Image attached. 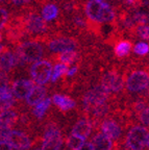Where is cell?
Listing matches in <instances>:
<instances>
[{"label":"cell","instance_id":"cell-41","mask_svg":"<svg viewBox=\"0 0 149 150\" xmlns=\"http://www.w3.org/2000/svg\"><path fill=\"white\" fill-rule=\"evenodd\" d=\"M6 48H7L6 46H4V45H2V44H0V53L4 51V50L6 49Z\"/></svg>","mask_w":149,"mask_h":150},{"label":"cell","instance_id":"cell-18","mask_svg":"<svg viewBox=\"0 0 149 150\" xmlns=\"http://www.w3.org/2000/svg\"><path fill=\"white\" fill-rule=\"evenodd\" d=\"M92 127H93L92 126V123L89 120H79L72 128V132L71 134H75L77 137H80V138L86 140L92 132Z\"/></svg>","mask_w":149,"mask_h":150},{"label":"cell","instance_id":"cell-9","mask_svg":"<svg viewBox=\"0 0 149 150\" xmlns=\"http://www.w3.org/2000/svg\"><path fill=\"white\" fill-rule=\"evenodd\" d=\"M101 86L109 93H119L124 87V78L117 70H110L103 73Z\"/></svg>","mask_w":149,"mask_h":150},{"label":"cell","instance_id":"cell-11","mask_svg":"<svg viewBox=\"0 0 149 150\" xmlns=\"http://www.w3.org/2000/svg\"><path fill=\"white\" fill-rule=\"evenodd\" d=\"M9 143L16 150H28L31 146V141L27 134L19 130H11Z\"/></svg>","mask_w":149,"mask_h":150},{"label":"cell","instance_id":"cell-26","mask_svg":"<svg viewBox=\"0 0 149 150\" xmlns=\"http://www.w3.org/2000/svg\"><path fill=\"white\" fill-rule=\"evenodd\" d=\"M87 112H91L95 118H100V117H103V116L109 112V105H107L106 102L99 103V104H96V105L90 108Z\"/></svg>","mask_w":149,"mask_h":150},{"label":"cell","instance_id":"cell-24","mask_svg":"<svg viewBox=\"0 0 149 150\" xmlns=\"http://www.w3.org/2000/svg\"><path fill=\"white\" fill-rule=\"evenodd\" d=\"M15 102L14 95H13L12 89H9L6 92L0 95V112H3L5 110H9L13 106Z\"/></svg>","mask_w":149,"mask_h":150},{"label":"cell","instance_id":"cell-28","mask_svg":"<svg viewBox=\"0 0 149 150\" xmlns=\"http://www.w3.org/2000/svg\"><path fill=\"white\" fill-rule=\"evenodd\" d=\"M84 139L71 134V136H69L67 139V147L70 150H78L84 143Z\"/></svg>","mask_w":149,"mask_h":150},{"label":"cell","instance_id":"cell-45","mask_svg":"<svg viewBox=\"0 0 149 150\" xmlns=\"http://www.w3.org/2000/svg\"><path fill=\"white\" fill-rule=\"evenodd\" d=\"M35 150H41V149H40V148H35Z\"/></svg>","mask_w":149,"mask_h":150},{"label":"cell","instance_id":"cell-2","mask_svg":"<svg viewBox=\"0 0 149 150\" xmlns=\"http://www.w3.org/2000/svg\"><path fill=\"white\" fill-rule=\"evenodd\" d=\"M84 13L89 21L93 23H113L116 22V12L106 2H97L95 0H87Z\"/></svg>","mask_w":149,"mask_h":150},{"label":"cell","instance_id":"cell-22","mask_svg":"<svg viewBox=\"0 0 149 150\" xmlns=\"http://www.w3.org/2000/svg\"><path fill=\"white\" fill-rule=\"evenodd\" d=\"M131 48H133V43L131 41H119L115 45V54L118 57H125L129 54Z\"/></svg>","mask_w":149,"mask_h":150},{"label":"cell","instance_id":"cell-40","mask_svg":"<svg viewBox=\"0 0 149 150\" xmlns=\"http://www.w3.org/2000/svg\"><path fill=\"white\" fill-rule=\"evenodd\" d=\"M0 150H13V148L9 142H6V143H0Z\"/></svg>","mask_w":149,"mask_h":150},{"label":"cell","instance_id":"cell-43","mask_svg":"<svg viewBox=\"0 0 149 150\" xmlns=\"http://www.w3.org/2000/svg\"><path fill=\"white\" fill-rule=\"evenodd\" d=\"M95 1H97V2H104L105 0H95Z\"/></svg>","mask_w":149,"mask_h":150},{"label":"cell","instance_id":"cell-32","mask_svg":"<svg viewBox=\"0 0 149 150\" xmlns=\"http://www.w3.org/2000/svg\"><path fill=\"white\" fill-rule=\"evenodd\" d=\"M133 52L138 55H146L149 52V45L145 42H140L135 45Z\"/></svg>","mask_w":149,"mask_h":150},{"label":"cell","instance_id":"cell-31","mask_svg":"<svg viewBox=\"0 0 149 150\" xmlns=\"http://www.w3.org/2000/svg\"><path fill=\"white\" fill-rule=\"evenodd\" d=\"M9 89H11V87H9V78L7 76V73L0 72V95H2Z\"/></svg>","mask_w":149,"mask_h":150},{"label":"cell","instance_id":"cell-42","mask_svg":"<svg viewBox=\"0 0 149 150\" xmlns=\"http://www.w3.org/2000/svg\"><path fill=\"white\" fill-rule=\"evenodd\" d=\"M142 3H143V4L146 5V6H148V4H149V0H142Z\"/></svg>","mask_w":149,"mask_h":150},{"label":"cell","instance_id":"cell-14","mask_svg":"<svg viewBox=\"0 0 149 150\" xmlns=\"http://www.w3.org/2000/svg\"><path fill=\"white\" fill-rule=\"evenodd\" d=\"M71 24L78 33H89V20L86 18L82 11H78L77 13L73 14L70 18Z\"/></svg>","mask_w":149,"mask_h":150},{"label":"cell","instance_id":"cell-33","mask_svg":"<svg viewBox=\"0 0 149 150\" xmlns=\"http://www.w3.org/2000/svg\"><path fill=\"white\" fill-rule=\"evenodd\" d=\"M9 19V13L7 11V8L3 6H0V29H2L4 27V25L6 24V22Z\"/></svg>","mask_w":149,"mask_h":150},{"label":"cell","instance_id":"cell-7","mask_svg":"<svg viewBox=\"0 0 149 150\" xmlns=\"http://www.w3.org/2000/svg\"><path fill=\"white\" fill-rule=\"evenodd\" d=\"M51 71V62L48 59H40L33 64L31 68V74L33 81H35L38 84H45L50 79Z\"/></svg>","mask_w":149,"mask_h":150},{"label":"cell","instance_id":"cell-37","mask_svg":"<svg viewBox=\"0 0 149 150\" xmlns=\"http://www.w3.org/2000/svg\"><path fill=\"white\" fill-rule=\"evenodd\" d=\"M148 108V106H147V102H146V101H144V100L137 101V102H136V104H135V110L138 112V114H139L141 110H143L144 108Z\"/></svg>","mask_w":149,"mask_h":150},{"label":"cell","instance_id":"cell-5","mask_svg":"<svg viewBox=\"0 0 149 150\" xmlns=\"http://www.w3.org/2000/svg\"><path fill=\"white\" fill-rule=\"evenodd\" d=\"M149 84V75L147 70H133L128 74L125 80V87L131 93L147 91Z\"/></svg>","mask_w":149,"mask_h":150},{"label":"cell","instance_id":"cell-13","mask_svg":"<svg viewBox=\"0 0 149 150\" xmlns=\"http://www.w3.org/2000/svg\"><path fill=\"white\" fill-rule=\"evenodd\" d=\"M101 131L105 136H107L112 141H117L120 139L122 134L121 126L116 121L111 119H106L101 124Z\"/></svg>","mask_w":149,"mask_h":150},{"label":"cell","instance_id":"cell-17","mask_svg":"<svg viewBox=\"0 0 149 150\" xmlns=\"http://www.w3.org/2000/svg\"><path fill=\"white\" fill-rule=\"evenodd\" d=\"M15 67V55L9 48L0 53V72L9 73Z\"/></svg>","mask_w":149,"mask_h":150},{"label":"cell","instance_id":"cell-35","mask_svg":"<svg viewBox=\"0 0 149 150\" xmlns=\"http://www.w3.org/2000/svg\"><path fill=\"white\" fill-rule=\"evenodd\" d=\"M139 118H140V121L145 127L148 126L149 124V112H148V108H144L143 110H141L139 112Z\"/></svg>","mask_w":149,"mask_h":150},{"label":"cell","instance_id":"cell-8","mask_svg":"<svg viewBox=\"0 0 149 150\" xmlns=\"http://www.w3.org/2000/svg\"><path fill=\"white\" fill-rule=\"evenodd\" d=\"M110 97V93L104 89V88L99 84L92 88L90 91H88L84 96V110H88L90 108L99 104V103H104Z\"/></svg>","mask_w":149,"mask_h":150},{"label":"cell","instance_id":"cell-15","mask_svg":"<svg viewBox=\"0 0 149 150\" xmlns=\"http://www.w3.org/2000/svg\"><path fill=\"white\" fill-rule=\"evenodd\" d=\"M45 96H46V89L40 84V86H33V89L29 91L27 96L25 97V99L28 105L35 106L37 103L42 101L45 98Z\"/></svg>","mask_w":149,"mask_h":150},{"label":"cell","instance_id":"cell-10","mask_svg":"<svg viewBox=\"0 0 149 150\" xmlns=\"http://www.w3.org/2000/svg\"><path fill=\"white\" fill-rule=\"evenodd\" d=\"M63 145V138L57 127L50 125L46 128L41 150H60Z\"/></svg>","mask_w":149,"mask_h":150},{"label":"cell","instance_id":"cell-27","mask_svg":"<svg viewBox=\"0 0 149 150\" xmlns=\"http://www.w3.org/2000/svg\"><path fill=\"white\" fill-rule=\"evenodd\" d=\"M137 38H140L142 40H148L149 39V27L148 24H137L133 31V35Z\"/></svg>","mask_w":149,"mask_h":150},{"label":"cell","instance_id":"cell-4","mask_svg":"<svg viewBox=\"0 0 149 150\" xmlns=\"http://www.w3.org/2000/svg\"><path fill=\"white\" fill-rule=\"evenodd\" d=\"M149 134L147 127L136 125L128 131L125 145L128 150H144L148 147Z\"/></svg>","mask_w":149,"mask_h":150},{"label":"cell","instance_id":"cell-47","mask_svg":"<svg viewBox=\"0 0 149 150\" xmlns=\"http://www.w3.org/2000/svg\"><path fill=\"white\" fill-rule=\"evenodd\" d=\"M0 127H2V126H1V124H0Z\"/></svg>","mask_w":149,"mask_h":150},{"label":"cell","instance_id":"cell-1","mask_svg":"<svg viewBox=\"0 0 149 150\" xmlns=\"http://www.w3.org/2000/svg\"><path fill=\"white\" fill-rule=\"evenodd\" d=\"M19 16L21 19L22 27L26 37H29L31 39L35 38V40L44 42L50 35L49 31H51V28L44 19L38 14L35 6L23 8Z\"/></svg>","mask_w":149,"mask_h":150},{"label":"cell","instance_id":"cell-16","mask_svg":"<svg viewBox=\"0 0 149 150\" xmlns=\"http://www.w3.org/2000/svg\"><path fill=\"white\" fill-rule=\"evenodd\" d=\"M91 145L94 150H113V141L103 132L97 134L92 139Z\"/></svg>","mask_w":149,"mask_h":150},{"label":"cell","instance_id":"cell-46","mask_svg":"<svg viewBox=\"0 0 149 150\" xmlns=\"http://www.w3.org/2000/svg\"><path fill=\"white\" fill-rule=\"evenodd\" d=\"M122 150H128V149H122Z\"/></svg>","mask_w":149,"mask_h":150},{"label":"cell","instance_id":"cell-30","mask_svg":"<svg viewBox=\"0 0 149 150\" xmlns=\"http://www.w3.org/2000/svg\"><path fill=\"white\" fill-rule=\"evenodd\" d=\"M131 16L137 24H148V15L144 12L136 9H131Z\"/></svg>","mask_w":149,"mask_h":150},{"label":"cell","instance_id":"cell-29","mask_svg":"<svg viewBox=\"0 0 149 150\" xmlns=\"http://www.w3.org/2000/svg\"><path fill=\"white\" fill-rule=\"evenodd\" d=\"M68 70V66L65 64H56L54 66V68L51 71V76H50V79L52 82H55L56 80L60 77H62L64 74H66Z\"/></svg>","mask_w":149,"mask_h":150},{"label":"cell","instance_id":"cell-34","mask_svg":"<svg viewBox=\"0 0 149 150\" xmlns=\"http://www.w3.org/2000/svg\"><path fill=\"white\" fill-rule=\"evenodd\" d=\"M35 0H9V2L17 7H21L22 9L29 7V4L35 2Z\"/></svg>","mask_w":149,"mask_h":150},{"label":"cell","instance_id":"cell-12","mask_svg":"<svg viewBox=\"0 0 149 150\" xmlns=\"http://www.w3.org/2000/svg\"><path fill=\"white\" fill-rule=\"evenodd\" d=\"M35 86L33 81L28 79H19L15 81L12 86V92L14 97L17 99H25L27 94L29 93L33 87Z\"/></svg>","mask_w":149,"mask_h":150},{"label":"cell","instance_id":"cell-44","mask_svg":"<svg viewBox=\"0 0 149 150\" xmlns=\"http://www.w3.org/2000/svg\"><path fill=\"white\" fill-rule=\"evenodd\" d=\"M2 42V35H1V33H0V43Z\"/></svg>","mask_w":149,"mask_h":150},{"label":"cell","instance_id":"cell-23","mask_svg":"<svg viewBox=\"0 0 149 150\" xmlns=\"http://www.w3.org/2000/svg\"><path fill=\"white\" fill-rule=\"evenodd\" d=\"M52 103L51 98H44L42 101H40L35 105V110H33V115L38 118V119H42L44 115L46 114L47 110L50 108Z\"/></svg>","mask_w":149,"mask_h":150},{"label":"cell","instance_id":"cell-19","mask_svg":"<svg viewBox=\"0 0 149 150\" xmlns=\"http://www.w3.org/2000/svg\"><path fill=\"white\" fill-rule=\"evenodd\" d=\"M60 15V9L55 3L47 2L42 6L41 9V17L44 19L46 22L53 21Z\"/></svg>","mask_w":149,"mask_h":150},{"label":"cell","instance_id":"cell-25","mask_svg":"<svg viewBox=\"0 0 149 150\" xmlns=\"http://www.w3.org/2000/svg\"><path fill=\"white\" fill-rule=\"evenodd\" d=\"M57 59L61 63L65 64V65H72V64L76 63L79 59V54L77 53L75 50H69V51H64L61 52V54L57 56Z\"/></svg>","mask_w":149,"mask_h":150},{"label":"cell","instance_id":"cell-20","mask_svg":"<svg viewBox=\"0 0 149 150\" xmlns=\"http://www.w3.org/2000/svg\"><path fill=\"white\" fill-rule=\"evenodd\" d=\"M51 100L60 110H64V112L71 110L75 106V101L73 99L65 96V95H62V94H55Z\"/></svg>","mask_w":149,"mask_h":150},{"label":"cell","instance_id":"cell-38","mask_svg":"<svg viewBox=\"0 0 149 150\" xmlns=\"http://www.w3.org/2000/svg\"><path fill=\"white\" fill-rule=\"evenodd\" d=\"M77 71H78V67H77V66H73L71 68H68L67 72H66V75H67L68 77H72V76H74V75L76 74Z\"/></svg>","mask_w":149,"mask_h":150},{"label":"cell","instance_id":"cell-21","mask_svg":"<svg viewBox=\"0 0 149 150\" xmlns=\"http://www.w3.org/2000/svg\"><path fill=\"white\" fill-rule=\"evenodd\" d=\"M17 120H18V114L11 108L0 112V124L2 127L11 128L17 122Z\"/></svg>","mask_w":149,"mask_h":150},{"label":"cell","instance_id":"cell-48","mask_svg":"<svg viewBox=\"0 0 149 150\" xmlns=\"http://www.w3.org/2000/svg\"><path fill=\"white\" fill-rule=\"evenodd\" d=\"M0 1H3V0H0Z\"/></svg>","mask_w":149,"mask_h":150},{"label":"cell","instance_id":"cell-3","mask_svg":"<svg viewBox=\"0 0 149 150\" xmlns=\"http://www.w3.org/2000/svg\"><path fill=\"white\" fill-rule=\"evenodd\" d=\"M16 53L26 63H35L42 59L45 53V49L42 45V41L39 40H27L22 41L17 44Z\"/></svg>","mask_w":149,"mask_h":150},{"label":"cell","instance_id":"cell-36","mask_svg":"<svg viewBox=\"0 0 149 150\" xmlns=\"http://www.w3.org/2000/svg\"><path fill=\"white\" fill-rule=\"evenodd\" d=\"M11 128L9 127H0V143H6L9 142Z\"/></svg>","mask_w":149,"mask_h":150},{"label":"cell","instance_id":"cell-6","mask_svg":"<svg viewBox=\"0 0 149 150\" xmlns=\"http://www.w3.org/2000/svg\"><path fill=\"white\" fill-rule=\"evenodd\" d=\"M45 42L48 46V49L53 53L75 50L79 47L78 40L72 37H48Z\"/></svg>","mask_w":149,"mask_h":150},{"label":"cell","instance_id":"cell-39","mask_svg":"<svg viewBox=\"0 0 149 150\" xmlns=\"http://www.w3.org/2000/svg\"><path fill=\"white\" fill-rule=\"evenodd\" d=\"M78 150H94L93 147H92L91 143H88V142H84V144H82V146L80 148H79Z\"/></svg>","mask_w":149,"mask_h":150},{"label":"cell","instance_id":"cell-49","mask_svg":"<svg viewBox=\"0 0 149 150\" xmlns=\"http://www.w3.org/2000/svg\"><path fill=\"white\" fill-rule=\"evenodd\" d=\"M65 150H68V149H65ZM69 150H70V149H69Z\"/></svg>","mask_w":149,"mask_h":150}]
</instances>
